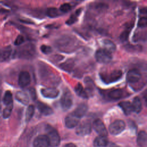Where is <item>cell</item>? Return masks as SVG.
Masks as SVG:
<instances>
[{"mask_svg":"<svg viewBox=\"0 0 147 147\" xmlns=\"http://www.w3.org/2000/svg\"><path fill=\"white\" fill-rule=\"evenodd\" d=\"M56 47L61 52L71 53L78 47V40L69 36H64L56 41Z\"/></svg>","mask_w":147,"mask_h":147,"instance_id":"6da1fadb","label":"cell"},{"mask_svg":"<svg viewBox=\"0 0 147 147\" xmlns=\"http://www.w3.org/2000/svg\"><path fill=\"white\" fill-rule=\"evenodd\" d=\"M47 135L48 138L49 146L51 147L57 146L60 142V137L57 130L50 126L47 127Z\"/></svg>","mask_w":147,"mask_h":147,"instance_id":"7a4b0ae2","label":"cell"},{"mask_svg":"<svg viewBox=\"0 0 147 147\" xmlns=\"http://www.w3.org/2000/svg\"><path fill=\"white\" fill-rule=\"evenodd\" d=\"M122 76V72L121 70L116 69L106 74H102L100 78L102 80L107 83H111L118 81Z\"/></svg>","mask_w":147,"mask_h":147,"instance_id":"3957f363","label":"cell"},{"mask_svg":"<svg viewBox=\"0 0 147 147\" xmlns=\"http://www.w3.org/2000/svg\"><path fill=\"white\" fill-rule=\"evenodd\" d=\"M35 48L32 44H26L17 51V56L20 58L31 59L35 55Z\"/></svg>","mask_w":147,"mask_h":147,"instance_id":"277c9868","label":"cell"},{"mask_svg":"<svg viewBox=\"0 0 147 147\" xmlns=\"http://www.w3.org/2000/svg\"><path fill=\"white\" fill-rule=\"evenodd\" d=\"M73 103V98L71 92L69 90L64 91L60 99V105L63 110H68L69 109Z\"/></svg>","mask_w":147,"mask_h":147,"instance_id":"5b68a950","label":"cell"},{"mask_svg":"<svg viewBox=\"0 0 147 147\" xmlns=\"http://www.w3.org/2000/svg\"><path fill=\"white\" fill-rule=\"evenodd\" d=\"M95 59L99 63L107 64L112 60L111 53L104 49H99L95 53Z\"/></svg>","mask_w":147,"mask_h":147,"instance_id":"8992f818","label":"cell"},{"mask_svg":"<svg viewBox=\"0 0 147 147\" xmlns=\"http://www.w3.org/2000/svg\"><path fill=\"white\" fill-rule=\"evenodd\" d=\"M125 128V123L124 121L118 119L114 121L109 126V131L113 135H118L123 131Z\"/></svg>","mask_w":147,"mask_h":147,"instance_id":"52a82bcc","label":"cell"},{"mask_svg":"<svg viewBox=\"0 0 147 147\" xmlns=\"http://www.w3.org/2000/svg\"><path fill=\"white\" fill-rule=\"evenodd\" d=\"M91 124L90 122L84 121L76 127V133L77 135L80 136L89 134L91 133Z\"/></svg>","mask_w":147,"mask_h":147,"instance_id":"ba28073f","label":"cell"},{"mask_svg":"<svg viewBox=\"0 0 147 147\" xmlns=\"http://www.w3.org/2000/svg\"><path fill=\"white\" fill-rule=\"evenodd\" d=\"M92 127L95 131L99 136L106 137L107 136V131L103 122L99 119L95 120L92 124Z\"/></svg>","mask_w":147,"mask_h":147,"instance_id":"9c48e42d","label":"cell"},{"mask_svg":"<svg viewBox=\"0 0 147 147\" xmlns=\"http://www.w3.org/2000/svg\"><path fill=\"white\" fill-rule=\"evenodd\" d=\"M141 78L140 72L137 69H132L128 71L126 75V80L130 83L138 82Z\"/></svg>","mask_w":147,"mask_h":147,"instance_id":"30bf717a","label":"cell"},{"mask_svg":"<svg viewBox=\"0 0 147 147\" xmlns=\"http://www.w3.org/2000/svg\"><path fill=\"white\" fill-rule=\"evenodd\" d=\"M18 82L19 86L22 88L28 86L30 83V76L29 73L25 71H21L19 74Z\"/></svg>","mask_w":147,"mask_h":147,"instance_id":"8fae6325","label":"cell"},{"mask_svg":"<svg viewBox=\"0 0 147 147\" xmlns=\"http://www.w3.org/2000/svg\"><path fill=\"white\" fill-rule=\"evenodd\" d=\"M80 119L75 115L73 113L69 114L65 118V125L69 129L75 127L79 122Z\"/></svg>","mask_w":147,"mask_h":147,"instance_id":"7c38bea8","label":"cell"},{"mask_svg":"<svg viewBox=\"0 0 147 147\" xmlns=\"http://www.w3.org/2000/svg\"><path fill=\"white\" fill-rule=\"evenodd\" d=\"M34 147H49V142L46 135H40L37 136L33 141Z\"/></svg>","mask_w":147,"mask_h":147,"instance_id":"4fadbf2b","label":"cell"},{"mask_svg":"<svg viewBox=\"0 0 147 147\" xmlns=\"http://www.w3.org/2000/svg\"><path fill=\"white\" fill-rule=\"evenodd\" d=\"M41 93L45 98L53 99L59 95V91L56 88L48 87L41 89Z\"/></svg>","mask_w":147,"mask_h":147,"instance_id":"5bb4252c","label":"cell"},{"mask_svg":"<svg viewBox=\"0 0 147 147\" xmlns=\"http://www.w3.org/2000/svg\"><path fill=\"white\" fill-rule=\"evenodd\" d=\"M12 49L10 46L0 48V62H3L9 59L11 55Z\"/></svg>","mask_w":147,"mask_h":147,"instance_id":"9a60e30c","label":"cell"},{"mask_svg":"<svg viewBox=\"0 0 147 147\" xmlns=\"http://www.w3.org/2000/svg\"><path fill=\"white\" fill-rule=\"evenodd\" d=\"M36 105L38 110L42 115H50L53 114L52 109L48 106L47 105L40 102H37Z\"/></svg>","mask_w":147,"mask_h":147,"instance_id":"2e32d148","label":"cell"},{"mask_svg":"<svg viewBox=\"0 0 147 147\" xmlns=\"http://www.w3.org/2000/svg\"><path fill=\"white\" fill-rule=\"evenodd\" d=\"M87 110H88V106L86 104L80 103L78 106V107L75 109L74 111H73L72 113L78 118L80 119L86 114Z\"/></svg>","mask_w":147,"mask_h":147,"instance_id":"e0dca14e","label":"cell"},{"mask_svg":"<svg viewBox=\"0 0 147 147\" xmlns=\"http://www.w3.org/2000/svg\"><path fill=\"white\" fill-rule=\"evenodd\" d=\"M137 145L140 147H146L147 145V134L145 131H140L137 136Z\"/></svg>","mask_w":147,"mask_h":147,"instance_id":"ac0fdd59","label":"cell"},{"mask_svg":"<svg viewBox=\"0 0 147 147\" xmlns=\"http://www.w3.org/2000/svg\"><path fill=\"white\" fill-rule=\"evenodd\" d=\"M118 105L126 115H130L133 111L132 104L129 101L121 102L118 104Z\"/></svg>","mask_w":147,"mask_h":147,"instance_id":"d6986e66","label":"cell"},{"mask_svg":"<svg viewBox=\"0 0 147 147\" xmlns=\"http://www.w3.org/2000/svg\"><path fill=\"white\" fill-rule=\"evenodd\" d=\"M16 99L21 103L27 105L29 103V98L26 92L24 91H18L16 94Z\"/></svg>","mask_w":147,"mask_h":147,"instance_id":"ffe728a7","label":"cell"},{"mask_svg":"<svg viewBox=\"0 0 147 147\" xmlns=\"http://www.w3.org/2000/svg\"><path fill=\"white\" fill-rule=\"evenodd\" d=\"M84 83L86 85V91L87 94L88 95H91L94 92L95 89V85L92 80V79L89 77H86L84 79Z\"/></svg>","mask_w":147,"mask_h":147,"instance_id":"44dd1931","label":"cell"},{"mask_svg":"<svg viewBox=\"0 0 147 147\" xmlns=\"http://www.w3.org/2000/svg\"><path fill=\"white\" fill-rule=\"evenodd\" d=\"M75 65L74 61L72 59H68L66 61L62 63L59 67L61 68V69L70 72L74 68Z\"/></svg>","mask_w":147,"mask_h":147,"instance_id":"7402d4cb","label":"cell"},{"mask_svg":"<svg viewBox=\"0 0 147 147\" xmlns=\"http://www.w3.org/2000/svg\"><path fill=\"white\" fill-rule=\"evenodd\" d=\"M103 49L106 50L107 51L109 52L110 53H112L113 52H114V51H115L116 49V46L115 45V44L111 41L110 40H103Z\"/></svg>","mask_w":147,"mask_h":147,"instance_id":"603a6c76","label":"cell"},{"mask_svg":"<svg viewBox=\"0 0 147 147\" xmlns=\"http://www.w3.org/2000/svg\"><path fill=\"white\" fill-rule=\"evenodd\" d=\"M75 91L76 94L80 97L84 98V99H87L88 98V95L87 94L85 89L83 87L82 85L78 83L76 86L75 87Z\"/></svg>","mask_w":147,"mask_h":147,"instance_id":"cb8c5ba5","label":"cell"},{"mask_svg":"<svg viewBox=\"0 0 147 147\" xmlns=\"http://www.w3.org/2000/svg\"><path fill=\"white\" fill-rule=\"evenodd\" d=\"M94 145L96 147H105L108 145V140L106 137L99 136L94 140Z\"/></svg>","mask_w":147,"mask_h":147,"instance_id":"d4e9b609","label":"cell"},{"mask_svg":"<svg viewBox=\"0 0 147 147\" xmlns=\"http://www.w3.org/2000/svg\"><path fill=\"white\" fill-rule=\"evenodd\" d=\"M122 95L123 91L121 89H114L108 94L109 97L113 100H118L122 98Z\"/></svg>","mask_w":147,"mask_h":147,"instance_id":"484cf974","label":"cell"},{"mask_svg":"<svg viewBox=\"0 0 147 147\" xmlns=\"http://www.w3.org/2000/svg\"><path fill=\"white\" fill-rule=\"evenodd\" d=\"M132 106L133 109V111L136 113H139L142 110V103L140 99L138 96H136L133 100Z\"/></svg>","mask_w":147,"mask_h":147,"instance_id":"4316f807","label":"cell"},{"mask_svg":"<svg viewBox=\"0 0 147 147\" xmlns=\"http://www.w3.org/2000/svg\"><path fill=\"white\" fill-rule=\"evenodd\" d=\"M3 103L6 106L13 104V96L11 92L10 91H6L5 92L3 98Z\"/></svg>","mask_w":147,"mask_h":147,"instance_id":"83f0119b","label":"cell"},{"mask_svg":"<svg viewBox=\"0 0 147 147\" xmlns=\"http://www.w3.org/2000/svg\"><path fill=\"white\" fill-rule=\"evenodd\" d=\"M34 113V107L33 105H29L28 106L26 113H25V120L26 122H29L30 121L32 118L33 117Z\"/></svg>","mask_w":147,"mask_h":147,"instance_id":"f1b7e54d","label":"cell"},{"mask_svg":"<svg viewBox=\"0 0 147 147\" xmlns=\"http://www.w3.org/2000/svg\"><path fill=\"white\" fill-rule=\"evenodd\" d=\"M46 14L50 18H55L59 16L60 13L58 10L55 7H49L47 10Z\"/></svg>","mask_w":147,"mask_h":147,"instance_id":"f546056e","label":"cell"},{"mask_svg":"<svg viewBox=\"0 0 147 147\" xmlns=\"http://www.w3.org/2000/svg\"><path fill=\"white\" fill-rule=\"evenodd\" d=\"M80 12H81V9H78V10H76V12L74 14H72L70 16L69 19L66 21V24L67 25H71L74 24L77 21V20H78L77 17L79 15Z\"/></svg>","mask_w":147,"mask_h":147,"instance_id":"4dcf8cb0","label":"cell"},{"mask_svg":"<svg viewBox=\"0 0 147 147\" xmlns=\"http://www.w3.org/2000/svg\"><path fill=\"white\" fill-rule=\"evenodd\" d=\"M12 110H13V104L6 106V107L3 110V113H2L3 117L4 118H9L11 115Z\"/></svg>","mask_w":147,"mask_h":147,"instance_id":"1f68e13d","label":"cell"},{"mask_svg":"<svg viewBox=\"0 0 147 147\" xmlns=\"http://www.w3.org/2000/svg\"><path fill=\"white\" fill-rule=\"evenodd\" d=\"M131 29V27H129L127 28L126 30H125L120 35V39L122 41H125L126 40H127L129 35L130 34V30Z\"/></svg>","mask_w":147,"mask_h":147,"instance_id":"d6a6232c","label":"cell"},{"mask_svg":"<svg viewBox=\"0 0 147 147\" xmlns=\"http://www.w3.org/2000/svg\"><path fill=\"white\" fill-rule=\"evenodd\" d=\"M71 8L72 7L69 3H65L60 6V10L63 13H67L71 10Z\"/></svg>","mask_w":147,"mask_h":147,"instance_id":"836d02e7","label":"cell"},{"mask_svg":"<svg viewBox=\"0 0 147 147\" xmlns=\"http://www.w3.org/2000/svg\"><path fill=\"white\" fill-rule=\"evenodd\" d=\"M40 49H41V52L45 54V55H49L52 51V49L51 47L48 46V45H41V47H40Z\"/></svg>","mask_w":147,"mask_h":147,"instance_id":"e575fe53","label":"cell"},{"mask_svg":"<svg viewBox=\"0 0 147 147\" xmlns=\"http://www.w3.org/2000/svg\"><path fill=\"white\" fill-rule=\"evenodd\" d=\"M147 25V18L146 17H141L138 22V26L140 28H145Z\"/></svg>","mask_w":147,"mask_h":147,"instance_id":"d590c367","label":"cell"},{"mask_svg":"<svg viewBox=\"0 0 147 147\" xmlns=\"http://www.w3.org/2000/svg\"><path fill=\"white\" fill-rule=\"evenodd\" d=\"M24 41V38L22 35H18L15 40L14 45L17 46H19L21 45Z\"/></svg>","mask_w":147,"mask_h":147,"instance_id":"8d00e7d4","label":"cell"},{"mask_svg":"<svg viewBox=\"0 0 147 147\" xmlns=\"http://www.w3.org/2000/svg\"><path fill=\"white\" fill-rule=\"evenodd\" d=\"M29 91V94L32 99L33 100H35L37 98V95H36V92L35 89L34 88H30Z\"/></svg>","mask_w":147,"mask_h":147,"instance_id":"74e56055","label":"cell"},{"mask_svg":"<svg viewBox=\"0 0 147 147\" xmlns=\"http://www.w3.org/2000/svg\"><path fill=\"white\" fill-rule=\"evenodd\" d=\"M64 147H76V146L75 144H74L69 143V144H66Z\"/></svg>","mask_w":147,"mask_h":147,"instance_id":"f35d334b","label":"cell"},{"mask_svg":"<svg viewBox=\"0 0 147 147\" xmlns=\"http://www.w3.org/2000/svg\"><path fill=\"white\" fill-rule=\"evenodd\" d=\"M109 147H118V146H117L116 145H115V144H112V145H109Z\"/></svg>","mask_w":147,"mask_h":147,"instance_id":"ab89813d","label":"cell"}]
</instances>
